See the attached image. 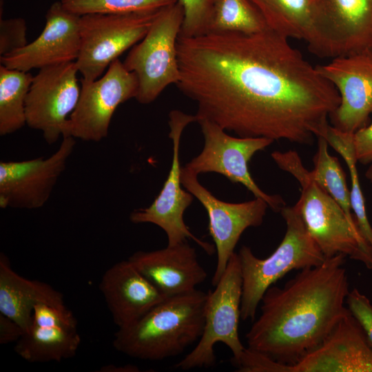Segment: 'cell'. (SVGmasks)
<instances>
[{"label":"cell","instance_id":"cell-34","mask_svg":"<svg viewBox=\"0 0 372 372\" xmlns=\"http://www.w3.org/2000/svg\"><path fill=\"white\" fill-rule=\"evenodd\" d=\"M23 329L14 320L0 313V343L16 342L23 334Z\"/></svg>","mask_w":372,"mask_h":372},{"label":"cell","instance_id":"cell-35","mask_svg":"<svg viewBox=\"0 0 372 372\" xmlns=\"http://www.w3.org/2000/svg\"><path fill=\"white\" fill-rule=\"evenodd\" d=\"M99 371L103 372H138L140 371V369L132 364H126L124 366L109 364L103 366Z\"/></svg>","mask_w":372,"mask_h":372},{"label":"cell","instance_id":"cell-1","mask_svg":"<svg viewBox=\"0 0 372 372\" xmlns=\"http://www.w3.org/2000/svg\"><path fill=\"white\" fill-rule=\"evenodd\" d=\"M176 45V86L196 103V121L238 136L311 144L340 103L335 86L269 28L179 34Z\"/></svg>","mask_w":372,"mask_h":372},{"label":"cell","instance_id":"cell-31","mask_svg":"<svg viewBox=\"0 0 372 372\" xmlns=\"http://www.w3.org/2000/svg\"><path fill=\"white\" fill-rule=\"evenodd\" d=\"M31 324L76 328L77 322L68 308L59 309L47 304H38L33 308Z\"/></svg>","mask_w":372,"mask_h":372},{"label":"cell","instance_id":"cell-11","mask_svg":"<svg viewBox=\"0 0 372 372\" xmlns=\"http://www.w3.org/2000/svg\"><path fill=\"white\" fill-rule=\"evenodd\" d=\"M195 115H189L179 110H172L169 114L173 154L172 165L163 187L153 203L147 207L134 209L130 216L135 224L152 223L161 227L166 234L167 245H176L192 239L209 255L214 251V246L194 236L185 225L183 215L192 203L194 196L182 188L179 158L180 138L185 127L196 122Z\"/></svg>","mask_w":372,"mask_h":372},{"label":"cell","instance_id":"cell-19","mask_svg":"<svg viewBox=\"0 0 372 372\" xmlns=\"http://www.w3.org/2000/svg\"><path fill=\"white\" fill-rule=\"evenodd\" d=\"M99 289L118 327L134 322L167 296L145 278L127 259L110 267Z\"/></svg>","mask_w":372,"mask_h":372},{"label":"cell","instance_id":"cell-7","mask_svg":"<svg viewBox=\"0 0 372 372\" xmlns=\"http://www.w3.org/2000/svg\"><path fill=\"white\" fill-rule=\"evenodd\" d=\"M242 278L237 253L231 256L225 272L213 291L207 292L205 324L196 346L174 367L180 370L209 368L215 365L214 346L225 344L238 358L245 348L238 334Z\"/></svg>","mask_w":372,"mask_h":372},{"label":"cell","instance_id":"cell-3","mask_svg":"<svg viewBox=\"0 0 372 372\" xmlns=\"http://www.w3.org/2000/svg\"><path fill=\"white\" fill-rule=\"evenodd\" d=\"M207 298V293L196 289L167 297L134 322L118 328L114 347L143 360L179 355L202 335Z\"/></svg>","mask_w":372,"mask_h":372},{"label":"cell","instance_id":"cell-36","mask_svg":"<svg viewBox=\"0 0 372 372\" xmlns=\"http://www.w3.org/2000/svg\"><path fill=\"white\" fill-rule=\"evenodd\" d=\"M365 176L372 184V162L369 163V167L366 172Z\"/></svg>","mask_w":372,"mask_h":372},{"label":"cell","instance_id":"cell-2","mask_svg":"<svg viewBox=\"0 0 372 372\" xmlns=\"http://www.w3.org/2000/svg\"><path fill=\"white\" fill-rule=\"evenodd\" d=\"M346 256L300 270L282 287L271 286L245 335L247 347L291 364L318 347L348 311Z\"/></svg>","mask_w":372,"mask_h":372},{"label":"cell","instance_id":"cell-32","mask_svg":"<svg viewBox=\"0 0 372 372\" xmlns=\"http://www.w3.org/2000/svg\"><path fill=\"white\" fill-rule=\"evenodd\" d=\"M346 303L372 347V304L370 300L358 289L354 288L349 291Z\"/></svg>","mask_w":372,"mask_h":372},{"label":"cell","instance_id":"cell-16","mask_svg":"<svg viewBox=\"0 0 372 372\" xmlns=\"http://www.w3.org/2000/svg\"><path fill=\"white\" fill-rule=\"evenodd\" d=\"M276 372H372V347L348 309L318 347Z\"/></svg>","mask_w":372,"mask_h":372},{"label":"cell","instance_id":"cell-21","mask_svg":"<svg viewBox=\"0 0 372 372\" xmlns=\"http://www.w3.org/2000/svg\"><path fill=\"white\" fill-rule=\"evenodd\" d=\"M267 27L287 38L305 41L309 50L326 58L323 0H250Z\"/></svg>","mask_w":372,"mask_h":372},{"label":"cell","instance_id":"cell-8","mask_svg":"<svg viewBox=\"0 0 372 372\" xmlns=\"http://www.w3.org/2000/svg\"><path fill=\"white\" fill-rule=\"evenodd\" d=\"M160 10L81 15L80 51L75 63L83 79H99L114 61L145 37Z\"/></svg>","mask_w":372,"mask_h":372},{"label":"cell","instance_id":"cell-4","mask_svg":"<svg viewBox=\"0 0 372 372\" xmlns=\"http://www.w3.org/2000/svg\"><path fill=\"white\" fill-rule=\"evenodd\" d=\"M271 156L280 169L300 183L301 194L295 205L324 257L342 254L372 269V247L338 203L315 181L298 154L275 151Z\"/></svg>","mask_w":372,"mask_h":372},{"label":"cell","instance_id":"cell-27","mask_svg":"<svg viewBox=\"0 0 372 372\" xmlns=\"http://www.w3.org/2000/svg\"><path fill=\"white\" fill-rule=\"evenodd\" d=\"M318 149L313 157L311 174L315 181L342 207L350 222L358 226L353 215L345 173L338 158L329 154L328 143L318 136Z\"/></svg>","mask_w":372,"mask_h":372},{"label":"cell","instance_id":"cell-24","mask_svg":"<svg viewBox=\"0 0 372 372\" xmlns=\"http://www.w3.org/2000/svg\"><path fill=\"white\" fill-rule=\"evenodd\" d=\"M33 76L0 65V135L12 134L26 124L25 104Z\"/></svg>","mask_w":372,"mask_h":372},{"label":"cell","instance_id":"cell-28","mask_svg":"<svg viewBox=\"0 0 372 372\" xmlns=\"http://www.w3.org/2000/svg\"><path fill=\"white\" fill-rule=\"evenodd\" d=\"M65 8L78 15L122 14L160 10L178 0H60Z\"/></svg>","mask_w":372,"mask_h":372},{"label":"cell","instance_id":"cell-14","mask_svg":"<svg viewBox=\"0 0 372 372\" xmlns=\"http://www.w3.org/2000/svg\"><path fill=\"white\" fill-rule=\"evenodd\" d=\"M76 145L63 137L59 148L48 158L0 163V207L35 209L48 200Z\"/></svg>","mask_w":372,"mask_h":372},{"label":"cell","instance_id":"cell-17","mask_svg":"<svg viewBox=\"0 0 372 372\" xmlns=\"http://www.w3.org/2000/svg\"><path fill=\"white\" fill-rule=\"evenodd\" d=\"M80 15L65 8L61 1L49 8L40 35L24 47L1 57V64L10 69H32L75 62L81 45Z\"/></svg>","mask_w":372,"mask_h":372},{"label":"cell","instance_id":"cell-5","mask_svg":"<svg viewBox=\"0 0 372 372\" xmlns=\"http://www.w3.org/2000/svg\"><path fill=\"white\" fill-rule=\"evenodd\" d=\"M280 213L286 232L269 257H256L247 246H242L237 253L242 278L240 319L243 321L255 319L266 291L286 273L318 266L326 259L309 233L297 206H285Z\"/></svg>","mask_w":372,"mask_h":372},{"label":"cell","instance_id":"cell-10","mask_svg":"<svg viewBox=\"0 0 372 372\" xmlns=\"http://www.w3.org/2000/svg\"><path fill=\"white\" fill-rule=\"evenodd\" d=\"M77 105L70 114L63 137L99 142L106 138L112 117L121 103L136 98L138 81L118 59L105 74L93 81H81Z\"/></svg>","mask_w":372,"mask_h":372},{"label":"cell","instance_id":"cell-25","mask_svg":"<svg viewBox=\"0 0 372 372\" xmlns=\"http://www.w3.org/2000/svg\"><path fill=\"white\" fill-rule=\"evenodd\" d=\"M324 127L319 136L323 137L347 163L351 181L350 191L351 209L362 237L372 247V225H370L366 216L364 198L360 187L356 167L358 161L353 148V134L341 132L329 123Z\"/></svg>","mask_w":372,"mask_h":372},{"label":"cell","instance_id":"cell-12","mask_svg":"<svg viewBox=\"0 0 372 372\" xmlns=\"http://www.w3.org/2000/svg\"><path fill=\"white\" fill-rule=\"evenodd\" d=\"M75 62L45 67L33 76L25 104L26 125L52 145L63 136L81 92Z\"/></svg>","mask_w":372,"mask_h":372},{"label":"cell","instance_id":"cell-26","mask_svg":"<svg viewBox=\"0 0 372 372\" xmlns=\"http://www.w3.org/2000/svg\"><path fill=\"white\" fill-rule=\"evenodd\" d=\"M268 28L264 18L250 0H214L206 33L251 34Z\"/></svg>","mask_w":372,"mask_h":372},{"label":"cell","instance_id":"cell-33","mask_svg":"<svg viewBox=\"0 0 372 372\" xmlns=\"http://www.w3.org/2000/svg\"><path fill=\"white\" fill-rule=\"evenodd\" d=\"M353 143L357 161L363 165L371 163L372 122L369 125H365L353 133Z\"/></svg>","mask_w":372,"mask_h":372},{"label":"cell","instance_id":"cell-29","mask_svg":"<svg viewBox=\"0 0 372 372\" xmlns=\"http://www.w3.org/2000/svg\"><path fill=\"white\" fill-rule=\"evenodd\" d=\"M184 9L180 35L187 37L204 34L207 31L214 0H179Z\"/></svg>","mask_w":372,"mask_h":372},{"label":"cell","instance_id":"cell-13","mask_svg":"<svg viewBox=\"0 0 372 372\" xmlns=\"http://www.w3.org/2000/svg\"><path fill=\"white\" fill-rule=\"evenodd\" d=\"M198 176L186 167H181L183 187L198 200L207 213L209 234L214 242L217 255L211 280L215 287L225 272L242 234L246 229L262 223L269 206L259 198L238 203L223 201L199 183Z\"/></svg>","mask_w":372,"mask_h":372},{"label":"cell","instance_id":"cell-22","mask_svg":"<svg viewBox=\"0 0 372 372\" xmlns=\"http://www.w3.org/2000/svg\"><path fill=\"white\" fill-rule=\"evenodd\" d=\"M47 304L68 308L62 293L49 284L24 278L11 267L4 253L0 254V313L16 322L25 331L32 323L33 308Z\"/></svg>","mask_w":372,"mask_h":372},{"label":"cell","instance_id":"cell-18","mask_svg":"<svg viewBox=\"0 0 372 372\" xmlns=\"http://www.w3.org/2000/svg\"><path fill=\"white\" fill-rule=\"evenodd\" d=\"M128 260L167 297L193 291L207 277L196 249L187 241L154 251H138Z\"/></svg>","mask_w":372,"mask_h":372},{"label":"cell","instance_id":"cell-9","mask_svg":"<svg viewBox=\"0 0 372 372\" xmlns=\"http://www.w3.org/2000/svg\"><path fill=\"white\" fill-rule=\"evenodd\" d=\"M196 122L204 136V147L185 167L198 175L218 173L232 183L242 184L255 198L264 200L273 211L280 212L285 206L282 197L263 192L255 183L248 167L252 156L274 141L265 137H234L210 120L200 118Z\"/></svg>","mask_w":372,"mask_h":372},{"label":"cell","instance_id":"cell-23","mask_svg":"<svg viewBox=\"0 0 372 372\" xmlns=\"http://www.w3.org/2000/svg\"><path fill=\"white\" fill-rule=\"evenodd\" d=\"M81 344L76 328L31 324L14 351L30 362H61L74 357Z\"/></svg>","mask_w":372,"mask_h":372},{"label":"cell","instance_id":"cell-20","mask_svg":"<svg viewBox=\"0 0 372 372\" xmlns=\"http://www.w3.org/2000/svg\"><path fill=\"white\" fill-rule=\"evenodd\" d=\"M327 58L372 50V0H323Z\"/></svg>","mask_w":372,"mask_h":372},{"label":"cell","instance_id":"cell-6","mask_svg":"<svg viewBox=\"0 0 372 372\" xmlns=\"http://www.w3.org/2000/svg\"><path fill=\"white\" fill-rule=\"evenodd\" d=\"M184 19L183 4L161 9L145 37L130 50L123 63L138 81L136 99L142 104L155 101L172 84H177L180 71L177 39Z\"/></svg>","mask_w":372,"mask_h":372},{"label":"cell","instance_id":"cell-15","mask_svg":"<svg viewBox=\"0 0 372 372\" xmlns=\"http://www.w3.org/2000/svg\"><path fill=\"white\" fill-rule=\"evenodd\" d=\"M316 68L340 96L329 115L331 125L349 134L366 125L372 113V50L336 56Z\"/></svg>","mask_w":372,"mask_h":372},{"label":"cell","instance_id":"cell-30","mask_svg":"<svg viewBox=\"0 0 372 372\" xmlns=\"http://www.w3.org/2000/svg\"><path fill=\"white\" fill-rule=\"evenodd\" d=\"M26 23L22 18L0 20V57L28 44Z\"/></svg>","mask_w":372,"mask_h":372}]
</instances>
